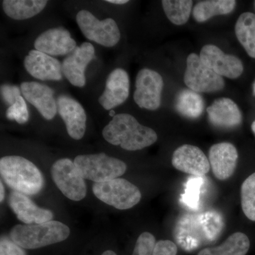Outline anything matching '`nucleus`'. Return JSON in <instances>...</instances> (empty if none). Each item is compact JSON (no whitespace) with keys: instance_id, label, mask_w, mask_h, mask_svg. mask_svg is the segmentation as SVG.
Masks as SVG:
<instances>
[{"instance_id":"obj_3","label":"nucleus","mask_w":255,"mask_h":255,"mask_svg":"<svg viewBox=\"0 0 255 255\" xmlns=\"http://www.w3.org/2000/svg\"><path fill=\"white\" fill-rule=\"evenodd\" d=\"M0 172L5 183L25 195L38 194L43 187V178L38 167L21 156H6L0 160Z\"/></svg>"},{"instance_id":"obj_23","label":"nucleus","mask_w":255,"mask_h":255,"mask_svg":"<svg viewBox=\"0 0 255 255\" xmlns=\"http://www.w3.org/2000/svg\"><path fill=\"white\" fill-rule=\"evenodd\" d=\"M249 238L243 233H235L221 246L206 248L198 255H246L249 251Z\"/></svg>"},{"instance_id":"obj_25","label":"nucleus","mask_w":255,"mask_h":255,"mask_svg":"<svg viewBox=\"0 0 255 255\" xmlns=\"http://www.w3.org/2000/svg\"><path fill=\"white\" fill-rule=\"evenodd\" d=\"M236 35L248 54L255 58V14L245 12L236 22Z\"/></svg>"},{"instance_id":"obj_28","label":"nucleus","mask_w":255,"mask_h":255,"mask_svg":"<svg viewBox=\"0 0 255 255\" xmlns=\"http://www.w3.org/2000/svg\"><path fill=\"white\" fill-rule=\"evenodd\" d=\"M241 206L246 217L255 221V172L242 184Z\"/></svg>"},{"instance_id":"obj_29","label":"nucleus","mask_w":255,"mask_h":255,"mask_svg":"<svg viewBox=\"0 0 255 255\" xmlns=\"http://www.w3.org/2000/svg\"><path fill=\"white\" fill-rule=\"evenodd\" d=\"M204 184V179L202 177H193L189 179L181 198V201L185 206L194 210L199 207Z\"/></svg>"},{"instance_id":"obj_12","label":"nucleus","mask_w":255,"mask_h":255,"mask_svg":"<svg viewBox=\"0 0 255 255\" xmlns=\"http://www.w3.org/2000/svg\"><path fill=\"white\" fill-rule=\"evenodd\" d=\"M95 53L93 45L85 42L81 46L76 47L63 60L62 70L64 75L74 86L85 87V70L95 58Z\"/></svg>"},{"instance_id":"obj_22","label":"nucleus","mask_w":255,"mask_h":255,"mask_svg":"<svg viewBox=\"0 0 255 255\" xmlns=\"http://www.w3.org/2000/svg\"><path fill=\"white\" fill-rule=\"evenodd\" d=\"M5 14L15 20L28 19L39 14L46 7L48 1L43 0H4Z\"/></svg>"},{"instance_id":"obj_4","label":"nucleus","mask_w":255,"mask_h":255,"mask_svg":"<svg viewBox=\"0 0 255 255\" xmlns=\"http://www.w3.org/2000/svg\"><path fill=\"white\" fill-rule=\"evenodd\" d=\"M70 234L68 226L50 221L38 224L16 225L10 232L11 241L24 249H38L66 240Z\"/></svg>"},{"instance_id":"obj_38","label":"nucleus","mask_w":255,"mask_h":255,"mask_svg":"<svg viewBox=\"0 0 255 255\" xmlns=\"http://www.w3.org/2000/svg\"><path fill=\"white\" fill-rule=\"evenodd\" d=\"M252 130H253V132L255 134V120L253 122V124H252Z\"/></svg>"},{"instance_id":"obj_20","label":"nucleus","mask_w":255,"mask_h":255,"mask_svg":"<svg viewBox=\"0 0 255 255\" xmlns=\"http://www.w3.org/2000/svg\"><path fill=\"white\" fill-rule=\"evenodd\" d=\"M9 204L16 217L25 224H38L51 221L53 214L49 210L37 206L25 194L13 191L10 194Z\"/></svg>"},{"instance_id":"obj_17","label":"nucleus","mask_w":255,"mask_h":255,"mask_svg":"<svg viewBox=\"0 0 255 255\" xmlns=\"http://www.w3.org/2000/svg\"><path fill=\"white\" fill-rule=\"evenodd\" d=\"M237 149L230 142H220L211 146L209 160L215 177L226 180L232 177L237 166Z\"/></svg>"},{"instance_id":"obj_2","label":"nucleus","mask_w":255,"mask_h":255,"mask_svg":"<svg viewBox=\"0 0 255 255\" xmlns=\"http://www.w3.org/2000/svg\"><path fill=\"white\" fill-rule=\"evenodd\" d=\"M104 138L124 150H142L155 143L157 135L150 128L144 127L135 117L128 114H117L102 132Z\"/></svg>"},{"instance_id":"obj_1","label":"nucleus","mask_w":255,"mask_h":255,"mask_svg":"<svg viewBox=\"0 0 255 255\" xmlns=\"http://www.w3.org/2000/svg\"><path fill=\"white\" fill-rule=\"evenodd\" d=\"M221 214L209 210L201 214L183 215L174 230L175 241L184 251H195L203 245L211 243L220 237L224 229Z\"/></svg>"},{"instance_id":"obj_21","label":"nucleus","mask_w":255,"mask_h":255,"mask_svg":"<svg viewBox=\"0 0 255 255\" xmlns=\"http://www.w3.org/2000/svg\"><path fill=\"white\" fill-rule=\"evenodd\" d=\"M210 122L216 127L232 128L242 123L243 116L238 105L231 99L214 101L207 109Z\"/></svg>"},{"instance_id":"obj_40","label":"nucleus","mask_w":255,"mask_h":255,"mask_svg":"<svg viewBox=\"0 0 255 255\" xmlns=\"http://www.w3.org/2000/svg\"><path fill=\"white\" fill-rule=\"evenodd\" d=\"M110 114L111 116L113 115V114H114V111H111Z\"/></svg>"},{"instance_id":"obj_33","label":"nucleus","mask_w":255,"mask_h":255,"mask_svg":"<svg viewBox=\"0 0 255 255\" xmlns=\"http://www.w3.org/2000/svg\"><path fill=\"white\" fill-rule=\"evenodd\" d=\"M177 246L170 241H159L155 243L152 255H177Z\"/></svg>"},{"instance_id":"obj_31","label":"nucleus","mask_w":255,"mask_h":255,"mask_svg":"<svg viewBox=\"0 0 255 255\" xmlns=\"http://www.w3.org/2000/svg\"><path fill=\"white\" fill-rule=\"evenodd\" d=\"M155 243L153 235L148 232L142 233L137 238L132 255H152Z\"/></svg>"},{"instance_id":"obj_41","label":"nucleus","mask_w":255,"mask_h":255,"mask_svg":"<svg viewBox=\"0 0 255 255\" xmlns=\"http://www.w3.org/2000/svg\"></svg>"},{"instance_id":"obj_34","label":"nucleus","mask_w":255,"mask_h":255,"mask_svg":"<svg viewBox=\"0 0 255 255\" xmlns=\"http://www.w3.org/2000/svg\"><path fill=\"white\" fill-rule=\"evenodd\" d=\"M0 255H26V253L14 242L2 238L0 242Z\"/></svg>"},{"instance_id":"obj_30","label":"nucleus","mask_w":255,"mask_h":255,"mask_svg":"<svg viewBox=\"0 0 255 255\" xmlns=\"http://www.w3.org/2000/svg\"><path fill=\"white\" fill-rule=\"evenodd\" d=\"M6 117L11 121H16L18 124L26 123L29 119L27 105L21 96L18 97L14 105L10 106L6 111Z\"/></svg>"},{"instance_id":"obj_35","label":"nucleus","mask_w":255,"mask_h":255,"mask_svg":"<svg viewBox=\"0 0 255 255\" xmlns=\"http://www.w3.org/2000/svg\"><path fill=\"white\" fill-rule=\"evenodd\" d=\"M107 2L112 3L115 4H124L128 2V0H107Z\"/></svg>"},{"instance_id":"obj_16","label":"nucleus","mask_w":255,"mask_h":255,"mask_svg":"<svg viewBox=\"0 0 255 255\" xmlns=\"http://www.w3.org/2000/svg\"><path fill=\"white\" fill-rule=\"evenodd\" d=\"M76 45L70 32L62 27L47 30L37 37L34 43L36 50L55 56L70 54Z\"/></svg>"},{"instance_id":"obj_15","label":"nucleus","mask_w":255,"mask_h":255,"mask_svg":"<svg viewBox=\"0 0 255 255\" xmlns=\"http://www.w3.org/2000/svg\"><path fill=\"white\" fill-rule=\"evenodd\" d=\"M21 93L31 105L47 120H51L58 112L54 91L50 87L36 82H23Z\"/></svg>"},{"instance_id":"obj_5","label":"nucleus","mask_w":255,"mask_h":255,"mask_svg":"<svg viewBox=\"0 0 255 255\" xmlns=\"http://www.w3.org/2000/svg\"><path fill=\"white\" fill-rule=\"evenodd\" d=\"M74 162L84 179L95 183L117 179L123 175L127 169L123 161L103 152L77 156Z\"/></svg>"},{"instance_id":"obj_19","label":"nucleus","mask_w":255,"mask_h":255,"mask_svg":"<svg viewBox=\"0 0 255 255\" xmlns=\"http://www.w3.org/2000/svg\"><path fill=\"white\" fill-rule=\"evenodd\" d=\"M130 81L127 71L122 68L113 70L106 82L105 92L99 98V102L106 110L122 105L129 95Z\"/></svg>"},{"instance_id":"obj_24","label":"nucleus","mask_w":255,"mask_h":255,"mask_svg":"<svg viewBox=\"0 0 255 255\" xmlns=\"http://www.w3.org/2000/svg\"><path fill=\"white\" fill-rule=\"evenodd\" d=\"M235 0H206L196 4L193 16L198 22H204L213 16L232 12L236 7Z\"/></svg>"},{"instance_id":"obj_11","label":"nucleus","mask_w":255,"mask_h":255,"mask_svg":"<svg viewBox=\"0 0 255 255\" xmlns=\"http://www.w3.org/2000/svg\"><path fill=\"white\" fill-rule=\"evenodd\" d=\"M201 62L221 77L239 78L243 74V64L237 57L223 53L219 47L206 45L201 50Z\"/></svg>"},{"instance_id":"obj_37","label":"nucleus","mask_w":255,"mask_h":255,"mask_svg":"<svg viewBox=\"0 0 255 255\" xmlns=\"http://www.w3.org/2000/svg\"><path fill=\"white\" fill-rule=\"evenodd\" d=\"M102 255H117V254L113 251H107L105 252Z\"/></svg>"},{"instance_id":"obj_10","label":"nucleus","mask_w":255,"mask_h":255,"mask_svg":"<svg viewBox=\"0 0 255 255\" xmlns=\"http://www.w3.org/2000/svg\"><path fill=\"white\" fill-rule=\"evenodd\" d=\"M164 82L157 72L142 69L137 73L133 99L140 108L151 111L160 107Z\"/></svg>"},{"instance_id":"obj_18","label":"nucleus","mask_w":255,"mask_h":255,"mask_svg":"<svg viewBox=\"0 0 255 255\" xmlns=\"http://www.w3.org/2000/svg\"><path fill=\"white\" fill-rule=\"evenodd\" d=\"M24 67L33 78L43 81L62 80V65L56 58L37 50H30L25 57Z\"/></svg>"},{"instance_id":"obj_8","label":"nucleus","mask_w":255,"mask_h":255,"mask_svg":"<svg viewBox=\"0 0 255 255\" xmlns=\"http://www.w3.org/2000/svg\"><path fill=\"white\" fill-rule=\"evenodd\" d=\"M51 174L57 187L70 200L81 201L86 196L84 178L71 159H58L52 166Z\"/></svg>"},{"instance_id":"obj_6","label":"nucleus","mask_w":255,"mask_h":255,"mask_svg":"<svg viewBox=\"0 0 255 255\" xmlns=\"http://www.w3.org/2000/svg\"><path fill=\"white\" fill-rule=\"evenodd\" d=\"M92 191L100 200L119 210L131 209L141 199L138 188L122 178L95 183Z\"/></svg>"},{"instance_id":"obj_32","label":"nucleus","mask_w":255,"mask_h":255,"mask_svg":"<svg viewBox=\"0 0 255 255\" xmlns=\"http://www.w3.org/2000/svg\"><path fill=\"white\" fill-rule=\"evenodd\" d=\"M21 89L14 85L4 84L1 86V95L8 105H13L21 96Z\"/></svg>"},{"instance_id":"obj_26","label":"nucleus","mask_w":255,"mask_h":255,"mask_svg":"<svg viewBox=\"0 0 255 255\" xmlns=\"http://www.w3.org/2000/svg\"><path fill=\"white\" fill-rule=\"evenodd\" d=\"M204 105L202 97L191 90H182L176 100L178 112L189 119L199 118L204 112Z\"/></svg>"},{"instance_id":"obj_14","label":"nucleus","mask_w":255,"mask_h":255,"mask_svg":"<svg viewBox=\"0 0 255 255\" xmlns=\"http://www.w3.org/2000/svg\"><path fill=\"white\" fill-rule=\"evenodd\" d=\"M58 112L62 117L69 135L75 140H80L86 130L87 115L82 105L67 95L57 99Z\"/></svg>"},{"instance_id":"obj_9","label":"nucleus","mask_w":255,"mask_h":255,"mask_svg":"<svg viewBox=\"0 0 255 255\" xmlns=\"http://www.w3.org/2000/svg\"><path fill=\"white\" fill-rule=\"evenodd\" d=\"M184 81L189 90L197 93L221 91L225 87L223 77L208 68L195 53L188 56Z\"/></svg>"},{"instance_id":"obj_39","label":"nucleus","mask_w":255,"mask_h":255,"mask_svg":"<svg viewBox=\"0 0 255 255\" xmlns=\"http://www.w3.org/2000/svg\"><path fill=\"white\" fill-rule=\"evenodd\" d=\"M253 91H254V94L255 95V82L254 85H253Z\"/></svg>"},{"instance_id":"obj_7","label":"nucleus","mask_w":255,"mask_h":255,"mask_svg":"<svg viewBox=\"0 0 255 255\" xmlns=\"http://www.w3.org/2000/svg\"><path fill=\"white\" fill-rule=\"evenodd\" d=\"M76 21L84 36L90 41L105 47H113L120 41V30L113 18L101 21L87 10H81L77 14Z\"/></svg>"},{"instance_id":"obj_36","label":"nucleus","mask_w":255,"mask_h":255,"mask_svg":"<svg viewBox=\"0 0 255 255\" xmlns=\"http://www.w3.org/2000/svg\"><path fill=\"white\" fill-rule=\"evenodd\" d=\"M0 188H1V189H0V192H1V195H0V201H3L4 199V186H3L2 182H1L0 183Z\"/></svg>"},{"instance_id":"obj_13","label":"nucleus","mask_w":255,"mask_h":255,"mask_svg":"<svg viewBox=\"0 0 255 255\" xmlns=\"http://www.w3.org/2000/svg\"><path fill=\"white\" fill-rule=\"evenodd\" d=\"M172 163L177 170L194 177H204L211 167L204 152L192 145H183L178 147L172 155Z\"/></svg>"},{"instance_id":"obj_27","label":"nucleus","mask_w":255,"mask_h":255,"mask_svg":"<svg viewBox=\"0 0 255 255\" xmlns=\"http://www.w3.org/2000/svg\"><path fill=\"white\" fill-rule=\"evenodd\" d=\"M162 4L166 16L174 24H185L190 17L193 6L191 0H163Z\"/></svg>"}]
</instances>
